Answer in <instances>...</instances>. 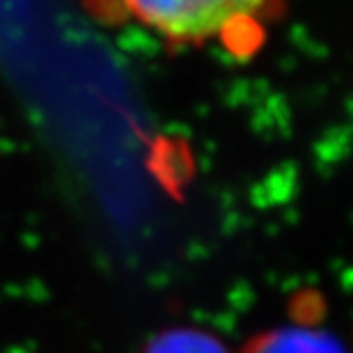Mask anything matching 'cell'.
I'll list each match as a JSON object with an SVG mask.
<instances>
[{"label": "cell", "instance_id": "cell-1", "mask_svg": "<svg viewBox=\"0 0 353 353\" xmlns=\"http://www.w3.org/2000/svg\"><path fill=\"white\" fill-rule=\"evenodd\" d=\"M126 21L170 51H218L234 62L255 60L287 0H112Z\"/></svg>", "mask_w": 353, "mask_h": 353}, {"label": "cell", "instance_id": "cell-2", "mask_svg": "<svg viewBox=\"0 0 353 353\" xmlns=\"http://www.w3.org/2000/svg\"><path fill=\"white\" fill-rule=\"evenodd\" d=\"M243 353H344L340 342L323 330L285 326L257 335Z\"/></svg>", "mask_w": 353, "mask_h": 353}, {"label": "cell", "instance_id": "cell-3", "mask_svg": "<svg viewBox=\"0 0 353 353\" xmlns=\"http://www.w3.org/2000/svg\"><path fill=\"white\" fill-rule=\"evenodd\" d=\"M140 353H230L223 340L200 328H172L147 342Z\"/></svg>", "mask_w": 353, "mask_h": 353}]
</instances>
